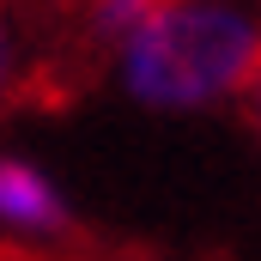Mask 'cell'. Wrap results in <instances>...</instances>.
Here are the masks:
<instances>
[{"mask_svg":"<svg viewBox=\"0 0 261 261\" xmlns=\"http://www.w3.org/2000/svg\"><path fill=\"white\" fill-rule=\"evenodd\" d=\"M261 79V0H158L116 49V85L140 110L200 116Z\"/></svg>","mask_w":261,"mask_h":261,"instance_id":"obj_1","label":"cell"},{"mask_svg":"<svg viewBox=\"0 0 261 261\" xmlns=\"http://www.w3.org/2000/svg\"><path fill=\"white\" fill-rule=\"evenodd\" d=\"M0 231H12V237H61L67 231V195L55 189V176L37 170L31 158H6V152H0Z\"/></svg>","mask_w":261,"mask_h":261,"instance_id":"obj_2","label":"cell"},{"mask_svg":"<svg viewBox=\"0 0 261 261\" xmlns=\"http://www.w3.org/2000/svg\"><path fill=\"white\" fill-rule=\"evenodd\" d=\"M152 6H158V0H85V24H91V37L110 43V55H116L134 31L152 18Z\"/></svg>","mask_w":261,"mask_h":261,"instance_id":"obj_3","label":"cell"},{"mask_svg":"<svg viewBox=\"0 0 261 261\" xmlns=\"http://www.w3.org/2000/svg\"><path fill=\"white\" fill-rule=\"evenodd\" d=\"M12 73H18V43H12V31H6V18H0V97L12 91Z\"/></svg>","mask_w":261,"mask_h":261,"instance_id":"obj_4","label":"cell"},{"mask_svg":"<svg viewBox=\"0 0 261 261\" xmlns=\"http://www.w3.org/2000/svg\"><path fill=\"white\" fill-rule=\"evenodd\" d=\"M243 110H249V128L261 134V79L249 85V91H243Z\"/></svg>","mask_w":261,"mask_h":261,"instance_id":"obj_5","label":"cell"}]
</instances>
